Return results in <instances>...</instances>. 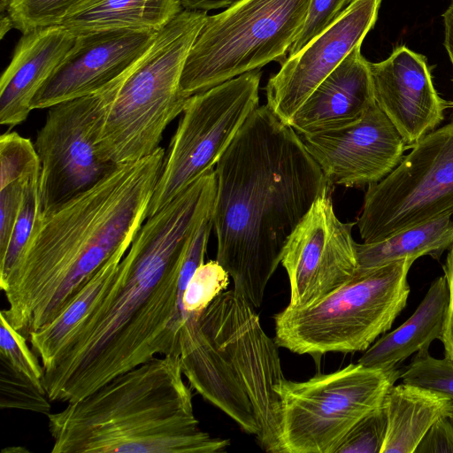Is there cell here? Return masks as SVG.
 Here are the masks:
<instances>
[{
    "instance_id": "34",
    "label": "cell",
    "mask_w": 453,
    "mask_h": 453,
    "mask_svg": "<svg viewBox=\"0 0 453 453\" xmlns=\"http://www.w3.org/2000/svg\"><path fill=\"white\" fill-rule=\"evenodd\" d=\"M415 453H453V422L448 414L432 425Z\"/></svg>"
},
{
    "instance_id": "9",
    "label": "cell",
    "mask_w": 453,
    "mask_h": 453,
    "mask_svg": "<svg viewBox=\"0 0 453 453\" xmlns=\"http://www.w3.org/2000/svg\"><path fill=\"white\" fill-rule=\"evenodd\" d=\"M400 372L357 363L305 381L283 380L275 388L283 453H335L353 426L383 404Z\"/></svg>"
},
{
    "instance_id": "12",
    "label": "cell",
    "mask_w": 453,
    "mask_h": 453,
    "mask_svg": "<svg viewBox=\"0 0 453 453\" xmlns=\"http://www.w3.org/2000/svg\"><path fill=\"white\" fill-rule=\"evenodd\" d=\"M119 84L120 76L93 94L49 108L35 142L42 211L90 188L117 166L100 157L96 139Z\"/></svg>"
},
{
    "instance_id": "2",
    "label": "cell",
    "mask_w": 453,
    "mask_h": 453,
    "mask_svg": "<svg viewBox=\"0 0 453 453\" xmlns=\"http://www.w3.org/2000/svg\"><path fill=\"white\" fill-rule=\"evenodd\" d=\"M217 261L254 308L297 225L332 187L300 135L267 104L257 107L215 169Z\"/></svg>"
},
{
    "instance_id": "26",
    "label": "cell",
    "mask_w": 453,
    "mask_h": 453,
    "mask_svg": "<svg viewBox=\"0 0 453 453\" xmlns=\"http://www.w3.org/2000/svg\"><path fill=\"white\" fill-rule=\"evenodd\" d=\"M39 180L40 170L27 181L10 240L5 250L0 255V286L7 280L20 257L42 211Z\"/></svg>"
},
{
    "instance_id": "35",
    "label": "cell",
    "mask_w": 453,
    "mask_h": 453,
    "mask_svg": "<svg viewBox=\"0 0 453 453\" xmlns=\"http://www.w3.org/2000/svg\"><path fill=\"white\" fill-rule=\"evenodd\" d=\"M442 270L449 288V304L441 342L444 357L453 361V245L449 249Z\"/></svg>"
},
{
    "instance_id": "30",
    "label": "cell",
    "mask_w": 453,
    "mask_h": 453,
    "mask_svg": "<svg viewBox=\"0 0 453 453\" xmlns=\"http://www.w3.org/2000/svg\"><path fill=\"white\" fill-rule=\"evenodd\" d=\"M399 379L402 382L440 392L453 402V361L445 357H433L429 349L417 352L400 372Z\"/></svg>"
},
{
    "instance_id": "17",
    "label": "cell",
    "mask_w": 453,
    "mask_h": 453,
    "mask_svg": "<svg viewBox=\"0 0 453 453\" xmlns=\"http://www.w3.org/2000/svg\"><path fill=\"white\" fill-rule=\"evenodd\" d=\"M370 69L376 104L408 149L442 122L449 102L437 93L425 56L402 45Z\"/></svg>"
},
{
    "instance_id": "36",
    "label": "cell",
    "mask_w": 453,
    "mask_h": 453,
    "mask_svg": "<svg viewBox=\"0 0 453 453\" xmlns=\"http://www.w3.org/2000/svg\"><path fill=\"white\" fill-rule=\"evenodd\" d=\"M184 10L206 12L226 8L235 0H179Z\"/></svg>"
},
{
    "instance_id": "19",
    "label": "cell",
    "mask_w": 453,
    "mask_h": 453,
    "mask_svg": "<svg viewBox=\"0 0 453 453\" xmlns=\"http://www.w3.org/2000/svg\"><path fill=\"white\" fill-rule=\"evenodd\" d=\"M375 104L370 62L358 45L311 93L288 124L298 134L338 129L358 121Z\"/></svg>"
},
{
    "instance_id": "27",
    "label": "cell",
    "mask_w": 453,
    "mask_h": 453,
    "mask_svg": "<svg viewBox=\"0 0 453 453\" xmlns=\"http://www.w3.org/2000/svg\"><path fill=\"white\" fill-rule=\"evenodd\" d=\"M50 398L26 374L0 355V408L32 411L48 416Z\"/></svg>"
},
{
    "instance_id": "13",
    "label": "cell",
    "mask_w": 453,
    "mask_h": 453,
    "mask_svg": "<svg viewBox=\"0 0 453 453\" xmlns=\"http://www.w3.org/2000/svg\"><path fill=\"white\" fill-rule=\"evenodd\" d=\"M354 223L342 222L329 196L319 197L289 236L280 263L290 285L288 306L317 303L357 273Z\"/></svg>"
},
{
    "instance_id": "15",
    "label": "cell",
    "mask_w": 453,
    "mask_h": 453,
    "mask_svg": "<svg viewBox=\"0 0 453 453\" xmlns=\"http://www.w3.org/2000/svg\"><path fill=\"white\" fill-rule=\"evenodd\" d=\"M299 135L331 186L375 184L395 168L408 150L377 104L351 125Z\"/></svg>"
},
{
    "instance_id": "4",
    "label": "cell",
    "mask_w": 453,
    "mask_h": 453,
    "mask_svg": "<svg viewBox=\"0 0 453 453\" xmlns=\"http://www.w3.org/2000/svg\"><path fill=\"white\" fill-rule=\"evenodd\" d=\"M177 355L154 357L50 413L52 453H214L229 440L199 427Z\"/></svg>"
},
{
    "instance_id": "18",
    "label": "cell",
    "mask_w": 453,
    "mask_h": 453,
    "mask_svg": "<svg viewBox=\"0 0 453 453\" xmlns=\"http://www.w3.org/2000/svg\"><path fill=\"white\" fill-rule=\"evenodd\" d=\"M76 36L62 26L22 35L0 80V124L12 128L27 119L42 87L73 46Z\"/></svg>"
},
{
    "instance_id": "10",
    "label": "cell",
    "mask_w": 453,
    "mask_h": 453,
    "mask_svg": "<svg viewBox=\"0 0 453 453\" xmlns=\"http://www.w3.org/2000/svg\"><path fill=\"white\" fill-rule=\"evenodd\" d=\"M262 72H248L191 96L165 156L150 203L154 215L217 165L258 107Z\"/></svg>"
},
{
    "instance_id": "23",
    "label": "cell",
    "mask_w": 453,
    "mask_h": 453,
    "mask_svg": "<svg viewBox=\"0 0 453 453\" xmlns=\"http://www.w3.org/2000/svg\"><path fill=\"white\" fill-rule=\"evenodd\" d=\"M453 245L451 215L436 218L404 229L385 240L372 243H356L357 270L362 275L387 264L430 256L439 260Z\"/></svg>"
},
{
    "instance_id": "3",
    "label": "cell",
    "mask_w": 453,
    "mask_h": 453,
    "mask_svg": "<svg viewBox=\"0 0 453 453\" xmlns=\"http://www.w3.org/2000/svg\"><path fill=\"white\" fill-rule=\"evenodd\" d=\"M165 152L118 165L90 188L40 211L29 241L0 286L10 324L27 338L50 323L148 218Z\"/></svg>"
},
{
    "instance_id": "31",
    "label": "cell",
    "mask_w": 453,
    "mask_h": 453,
    "mask_svg": "<svg viewBox=\"0 0 453 453\" xmlns=\"http://www.w3.org/2000/svg\"><path fill=\"white\" fill-rule=\"evenodd\" d=\"M0 355L45 392L42 382L44 370L39 357L28 347L27 337L10 324L3 312H0Z\"/></svg>"
},
{
    "instance_id": "33",
    "label": "cell",
    "mask_w": 453,
    "mask_h": 453,
    "mask_svg": "<svg viewBox=\"0 0 453 453\" xmlns=\"http://www.w3.org/2000/svg\"><path fill=\"white\" fill-rule=\"evenodd\" d=\"M352 0H311L303 27L291 46L288 56L294 55L313 37L332 24Z\"/></svg>"
},
{
    "instance_id": "38",
    "label": "cell",
    "mask_w": 453,
    "mask_h": 453,
    "mask_svg": "<svg viewBox=\"0 0 453 453\" xmlns=\"http://www.w3.org/2000/svg\"><path fill=\"white\" fill-rule=\"evenodd\" d=\"M448 416L449 417V418L453 422V402L451 403L450 410H449V412Z\"/></svg>"
},
{
    "instance_id": "7",
    "label": "cell",
    "mask_w": 453,
    "mask_h": 453,
    "mask_svg": "<svg viewBox=\"0 0 453 453\" xmlns=\"http://www.w3.org/2000/svg\"><path fill=\"white\" fill-rule=\"evenodd\" d=\"M414 261H395L355 276L315 304L287 306L274 315L275 342L314 358L366 350L405 308L411 293L407 276Z\"/></svg>"
},
{
    "instance_id": "21",
    "label": "cell",
    "mask_w": 453,
    "mask_h": 453,
    "mask_svg": "<svg viewBox=\"0 0 453 453\" xmlns=\"http://www.w3.org/2000/svg\"><path fill=\"white\" fill-rule=\"evenodd\" d=\"M451 403L447 395L426 388L394 384L383 403L387 431L380 453H415L432 425L449 414Z\"/></svg>"
},
{
    "instance_id": "29",
    "label": "cell",
    "mask_w": 453,
    "mask_h": 453,
    "mask_svg": "<svg viewBox=\"0 0 453 453\" xmlns=\"http://www.w3.org/2000/svg\"><path fill=\"white\" fill-rule=\"evenodd\" d=\"M82 0H8L13 27L24 34L61 26L67 13Z\"/></svg>"
},
{
    "instance_id": "20",
    "label": "cell",
    "mask_w": 453,
    "mask_h": 453,
    "mask_svg": "<svg viewBox=\"0 0 453 453\" xmlns=\"http://www.w3.org/2000/svg\"><path fill=\"white\" fill-rule=\"evenodd\" d=\"M449 304L444 275L430 284L413 314L395 330L382 334L359 357L357 363L383 370L395 369L421 349L441 340Z\"/></svg>"
},
{
    "instance_id": "8",
    "label": "cell",
    "mask_w": 453,
    "mask_h": 453,
    "mask_svg": "<svg viewBox=\"0 0 453 453\" xmlns=\"http://www.w3.org/2000/svg\"><path fill=\"white\" fill-rule=\"evenodd\" d=\"M311 0H235L207 15L187 57L180 93L189 98L239 75L280 64L299 35Z\"/></svg>"
},
{
    "instance_id": "28",
    "label": "cell",
    "mask_w": 453,
    "mask_h": 453,
    "mask_svg": "<svg viewBox=\"0 0 453 453\" xmlns=\"http://www.w3.org/2000/svg\"><path fill=\"white\" fill-rule=\"evenodd\" d=\"M229 277L217 260H211L197 267L182 294L183 325L198 318L216 296L227 288Z\"/></svg>"
},
{
    "instance_id": "24",
    "label": "cell",
    "mask_w": 453,
    "mask_h": 453,
    "mask_svg": "<svg viewBox=\"0 0 453 453\" xmlns=\"http://www.w3.org/2000/svg\"><path fill=\"white\" fill-rule=\"evenodd\" d=\"M127 250L115 253L84 285L50 323L27 336L32 350L46 367L76 328L89 316L111 288L119 264Z\"/></svg>"
},
{
    "instance_id": "5",
    "label": "cell",
    "mask_w": 453,
    "mask_h": 453,
    "mask_svg": "<svg viewBox=\"0 0 453 453\" xmlns=\"http://www.w3.org/2000/svg\"><path fill=\"white\" fill-rule=\"evenodd\" d=\"M207 15L183 9L123 73L100 122L96 147L103 159L118 165L160 147L166 127L182 113L188 99L180 93V78Z\"/></svg>"
},
{
    "instance_id": "22",
    "label": "cell",
    "mask_w": 453,
    "mask_h": 453,
    "mask_svg": "<svg viewBox=\"0 0 453 453\" xmlns=\"http://www.w3.org/2000/svg\"><path fill=\"white\" fill-rule=\"evenodd\" d=\"M182 10L179 0H82L61 26L76 37L113 29L158 31Z\"/></svg>"
},
{
    "instance_id": "6",
    "label": "cell",
    "mask_w": 453,
    "mask_h": 453,
    "mask_svg": "<svg viewBox=\"0 0 453 453\" xmlns=\"http://www.w3.org/2000/svg\"><path fill=\"white\" fill-rule=\"evenodd\" d=\"M185 329L207 339L220 356L234 403V420L254 434L264 450L283 453L275 390L285 380L279 345L262 328L255 308L234 289L223 291Z\"/></svg>"
},
{
    "instance_id": "16",
    "label": "cell",
    "mask_w": 453,
    "mask_h": 453,
    "mask_svg": "<svg viewBox=\"0 0 453 453\" xmlns=\"http://www.w3.org/2000/svg\"><path fill=\"white\" fill-rule=\"evenodd\" d=\"M157 31L113 29L79 35L31 108L49 109L93 94L125 73L147 50Z\"/></svg>"
},
{
    "instance_id": "32",
    "label": "cell",
    "mask_w": 453,
    "mask_h": 453,
    "mask_svg": "<svg viewBox=\"0 0 453 453\" xmlns=\"http://www.w3.org/2000/svg\"><path fill=\"white\" fill-rule=\"evenodd\" d=\"M386 431L387 412L382 404L353 426L335 453H380Z\"/></svg>"
},
{
    "instance_id": "37",
    "label": "cell",
    "mask_w": 453,
    "mask_h": 453,
    "mask_svg": "<svg viewBox=\"0 0 453 453\" xmlns=\"http://www.w3.org/2000/svg\"><path fill=\"white\" fill-rule=\"evenodd\" d=\"M444 23V46L453 66V0L442 14ZM449 108H453V102H449Z\"/></svg>"
},
{
    "instance_id": "25",
    "label": "cell",
    "mask_w": 453,
    "mask_h": 453,
    "mask_svg": "<svg viewBox=\"0 0 453 453\" xmlns=\"http://www.w3.org/2000/svg\"><path fill=\"white\" fill-rule=\"evenodd\" d=\"M40 170L31 140L16 132L0 137V255L5 250L18 216L26 186Z\"/></svg>"
},
{
    "instance_id": "11",
    "label": "cell",
    "mask_w": 453,
    "mask_h": 453,
    "mask_svg": "<svg viewBox=\"0 0 453 453\" xmlns=\"http://www.w3.org/2000/svg\"><path fill=\"white\" fill-rule=\"evenodd\" d=\"M411 149L390 173L368 186L357 221L365 243L453 214V119Z\"/></svg>"
},
{
    "instance_id": "1",
    "label": "cell",
    "mask_w": 453,
    "mask_h": 453,
    "mask_svg": "<svg viewBox=\"0 0 453 453\" xmlns=\"http://www.w3.org/2000/svg\"><path fill=\"white\" fill-rule=\"evenodd\" d=\"M215 197V183L202 176L147 218L109 291L43 368L50 401H78L157 355H180L181 266Z\"/></svg>"
},
{
    "instance_id": "14",
    "label": "cell",
    "mask_w": 453,
    "mask_h": 453,
    "mask_svg": "<svg viewBox=\"0 0 453 453\" xmlns=\"http://www.w3.org/2000/svg\"><path fill=\"white\" fill-rule=\"evenodd\" d=\"M381 0H352L342 14L299 51L287 57L267 82L269 108L288 123L311 93L361 45L373 27Z\"/></svg>"
}]
</instances>
